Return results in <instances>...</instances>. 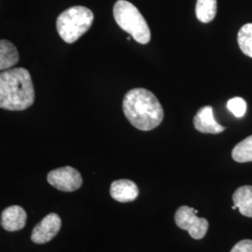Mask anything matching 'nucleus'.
Returning <instances> with one entry per match:
<instances>
[{
  "instance_id": "f257e3e1",
  "label": "nucleus",
  "mask_w": 252,
  "mask_h": 252,
  "mask_svg": "<svg viewBox=\"0 0 252 252\" xmlns=\"http://www.w3.org/2000/svg\"><path fill=\"white\" fill-rule=\"evenodd\" d=\"M123 109L131 125L141 131L153 130L160 126L163 119L159 100L145 88L129 91L123 101Z\"/></svg>"
},
{
  "instance_id": "6e6552de",
  "label": "nucleus",
  "mask_w": 252,
  "mask_h": 252,
  "mask_svg": "<svg viewBox=\"0 0 252 252\" xmlns=\"http://www.w3.org/2000/svg\"><path fill=\"white\" fill-rule=\"evenodd\" d=\"M193 126L197 131L204 134H220L225 130L224 126L217 123L213 114V108L210 106L199 109L193 118Z\"/></svg>"
},
{
  "instance_id": "7ed1b4c3",
  "label": "nucleus",
  "mask_w": 252,
  "mask_h": 252,
  "mask_svg": "<svg viewBox=\"0 0 252 252\" xmlns=\"http://www.w3.org/2000/svg\"><path fill=\"white\" fill-rule=\"evenodd\" d=\"M114 19L123 30L140 44H147L151 40V30L143 15L132 3L118 0L113 8Z\"/></svg>"
},
{
  "instance_id": "39448f33",
  "label": "nucleus",
  "mask_w": 252,
  "mask_h": 252,
  "mask_svg": "<svg viewBox=\"0 0 252 252\" xmlns=\"http://www.w3.org/2000/svg\"><path fill=\"white\" fill-rule=\"evenodd\" d=\"M196 215L194 208L182 206L175 214V221L180 229L187 231L193 239H202L207 234L208 221Z\"/></svg>"
},
{
  "instance_id": "f8f14e48",
  "label": "nucleus",
  "mask_w": 252,
  "mask_h": 252,
  "mask_svg": "<svg viewBox=\"0 0 252 252\" xmlns=\"http://www.w3.org/2000/svg\"><path fill=\"white\" fill-rule=\"evenodd\" d=\"M17 48L9 40L0 41V69L2 71L10 69L19 62Z\"/></svg>"
},
{
  "instance_id": "423d86ee",
  "label": "nucleus",
  "mask_w": 252,
  "mask_h": 252,
  "mask_svg": "<svg viewBox=\"0 0 252 252\" xmlns=\"http://www.w3.org/2000/svg\"><path fill=\"white\" fill-rule=\"evenodd\" d=\"M47 180L53 187L62 191H74L82 185L81 173L71 166H64L50 172Z\"/></svg>"
},
{
  "instance_id": "f3484780",
  "label": "nucleus",
  "mask_w": 252,
  "mask_h": 252,
  "mask_svg": "<svg viewBox=\"0 0 252 252\" xmlns=\"http://www.w3.org/2000/svg\"><path fill=\"white\" fill-rule=\"evenodd\" d=\"M231 252H252V240H242L234 245Z\"/></svg>"
},
{
  "instance_id": "20e7f679",
  "label": "nucleus",
  "mask_w": 252,
  "mask_h": 252,
  "mask_svg": "<svg viewBox=\"0 0 252 252\" xmlns=\"http://www.w3.org/2000/svg\"><path fill=\"white\" fill-rule=\"evenodd\" d=\"M94 13L83 6L65 9L57 18L56 28L59 36L66 43H74L92 27Z\"/></svg>"
},
{
  "instance_id": "dca6fc26",
  "label": "nucleus",
  "mask_w": 252,
  "mask_h": 252,
  "mask_svg": "<svg viewBox=\"0 0 252 252\" xmlns=\"http://www.w3.org/2000/svg\"><path fill=\"white\" fill-rule=\"evenodd\" d=\"M227 108L235 117H242L247 110V103L241 97H234L228 101Z\"/></svg>"
},
{
  "instance_id": "4468645a",
  "label": "nucleus",
  "mask_w": 252,
  "mask_h": 252,
  "mask_svg": "<svg viewBox=\"0 0 252 252\" xmlns=\"http://www.w3.org/2000/svg\"><path fill=\"white\" fill-rule=\"evenodd\" d=\"M232 156L235 162H252V135L245 138L234 147Z\"/></svg>"
},
{
  "instance_id": "1a4fd4ad",
  "label": "nucleus",
  "mask_w": 252,
  "mask_h": 252,
  "mask_svg": "<svg viewBox=\"0 0 252 252\" xmlns=\"http://www.w3.org/2000/svg\"><path fill=\"white\" fill-rule=\"evenodd\" d=\"M27 219V212L23 207L11 206L2 212L1 226L9 232L18 231L26 226Z\"/></svg>"
},
{
  "instance_id": "9d476101",
  "label": "nucleus",
  "mask_w": 252,
  "mask_h": 252,
  "mask_svg": "<svg viewBox=\"0 0 252 252\" xmlns=\"http://www.w3.org/2000/svg\"><path fill=\"white\" fill-rule=\"evenodd\" d=\"M139 190L134 181L129 180H115L110 186L111 197L121 203L132 202L138 196Z\"/></svg>"
},
{
  "instance_id": "9b49d317",
  "label": "nucleus",
  "mask_w": 252,
  "mask_h": 252,
  "mask_svg": "<svg viewBox=\"0 0 252 252\" xmlns=\"http://www.w3.org/2000/svg\"><path fill=\"white\" fill-rule=\"evenodd\" d=\"M234 206L246 217L252 218V186H242L233 195Z\"/></svg>"
},
{
  "instance_id": "2eb2a0df",
  "label": "nucleus",
  "mask_w": 252,
  "mask_h": 252,
  "mask_svg": "<svg viewBox=\"0 0 252 252\" xmlns=\"http://www.w3.org/2000/svg\"><path fill=\"white\" fill-rule=\"evenodd\" d=\"M237 42L243 54L252 58V24L244 25L237 35Z\"/></svg>"
},
{
  "instance_id": "ddd939ff",
  "label": "nucleus",
  "mask_w": 252,
  "mask_h": 252,
  "mask_svg": "<svg viewBox=\"0 0 252 252\" xmlns=\"http://www.w3.org/2000/svg\"><path fill=\"white\" fill-rule=\"evenodd\" d=\"M196 17L202 23H210L217 14V0H197Z\"/></svg>"
},
{
  "instance_id": "f03ea898",
  "label": "nucleus",
  "mask_w": 252,
  "mask_h": 252,
  "mask_svg": "<svg viewBox=\"0 0 252 252\" xmlns=\"http://www.w3.org/2000/svg\"><path fill=\"white\" fill-rule=\"evenodd\" d=\"M35 101V90L29 71L11 68L0 74V108L11 111L25 110Z\"/></svg>"
},
{
  "instance_id": "0eeeda50",
  "label": "nucleus",
  "mask_w": 252,
  "mask_h": 252,
  "mask_svg": "<svg viewBox=\"0 0 252 252\" xmlns=\"http://www.w3.org/2000/svg\"><path fill=\"white\" fill-rule=\"evenodd\" d=\"M61 228V219L55 213H51L33 229L31 239L34 243L45 244L51 241Z\"/></svg>"
}]
</instances>
